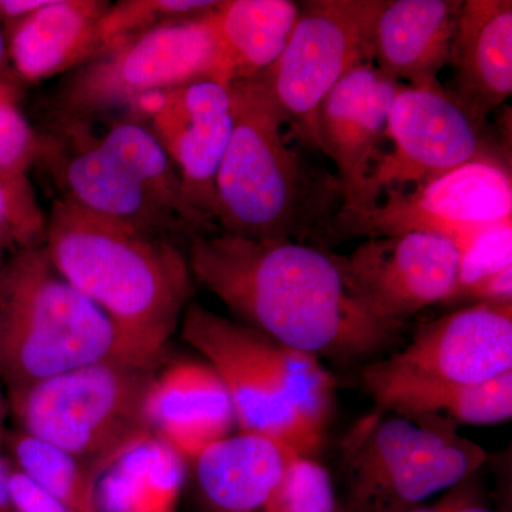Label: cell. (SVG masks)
I'll use <instances>...</instances> for the list:
<instances>
[{
	"instance_id": "ba28073f",
	"label": "cell",
	"mask_w": 512,
	"mask_h": 512,
	"mask_svg": "<svg viewBox=\"0 0 512 512\" xmlns=\"http://www.w3.org/2000/svg\"><path fill=\"white\" fill-rule=\"evenodd\" d=\"M214 10L131 37L74 70L53 99L55 123H97L148 94L217 80Z\"/></svg>"
},
{
	"instance_id": "4fadbf2b",
	"label": "cell",
	"mask_w": 512,
	"mask_h": 512,
	"mask_svg": "<svg viewBox=\"0 0 512 512\" xmlns=\"http://www.w3.org/2000/svg\"><path fill=\"white\" fill-rule=\"evenodd\" d=\"M353 299L373 319L403 328L456 285L460 254L453 242L426 232L367 238L349 255H336Z\"/></svg>"
},
{
	"instance_id": "484cf974",
	"label": "cell",
	"mask_w": 512,
	"mask_h": 512,
	"mask_svg": "<svg viewBox=\"0 0 512 512\" xmlns=\"http://www.w3.org/2000/svg\"><path fill=\"white\" fill-rule=\"evenodd\" d=\"M266 359L286 403L303 426L319 441L332 419L335 402V377L318 357L281 345L264 335Z\"/></svg>"
},
{
	"instance_id": "4316f807",
	"label": "cell",
	"mask_w": 512,
	"mask_h": 512,
	"mask_svg": "<svg viewBox=\"0 0 512 512\" xmlns=\"http://www.w3.org/2000/svg\"><path fill=\"white\" fill-rule=\"evenodd\" d=\"M220 5L214 0H121L110 3L100 23L103 53L158 26L197 18Z\"/></svg>"
},
{
	"instance_id": "603a6c76",
	"label": "cell",
	"mask_w": 512,
	"mask_h": 512,
	"mask_svg": "<svg viewBox=\"0 0 512 512\" xmlns=\"http://www.w3.org/2000/svg\"><path fill=\"white\" fill-rule=\"evenodd\" d=\"M301 5L291 0H224L214 10L220 46L217 82L255 79L281 57Z\"/></svg>"
},
{
	"instance_id": "30bf717a",
	"label": "cell",
	"mask_w": 512,
	"mask_h": 512,
	"mask_svg": "<svg viewBox=\"0 0 512 512\" xmlns=\"http://www.w3.org/2000/svg\"><path fill=\"white\" fill-rule=\"evenodd\" d=\"M512 370V302L476 303L421 325L400 352L360 367L376 407L421 387L485 382Z\"/></svg>"
},
{
	"instance_id": "5b68a950",
	"label": "cell",
	"mask_w": 512,
	"mask_h": 512,
	"mask_svg": "<svg viewBox=\"0 0 512 512\" xmlns=\"http://www.w3.org/2000/svg\"><path fill=\"white\" fill-rule=\"evenodd\" d=\"M484 448L441 414L377 409L342 441L338 512H404L476 476Z\"/></svg>"
},
{
	"instance_id": "7a4b0ae2",
	"label": "cell",
	"mask_w": 512,
	"mask_h": 512,
	"mask_svg": "<svg viewBox=\"0 0 512 512\" xmlns=\"http://www.w3.org/2000/svg\"><path fill=\"white\" fill-rule=\"evenodd\" d=\"M43 247L57 272L113 322L131 363L163 362L194 295L180 244L56 198Z\"/></svg>"
},
{
	"instance_id": "d6986e66",
	"label": "cell",
	"mask_w": 512,
	"mask_h": 512,
	"mask_svg": "<svg viewBox=\"0 0 512 512\" xmlns=\"http://www.w3.org/2000/svg\"><path fill=\"white\" fill-rule=\"evenodd\" d=\"M463 2L457 0H380L370 57L394 82L437 90L439 73L450 59Z\"/></svg>"
},
{
	"instance_id": "52a82bcc",
	"label": "cell",
	"mask_w": 512,
	"mask_h": 512,
	"mask_svg": "<svg viewBox=\"0 0 512 512\" xmlns=\"http://www.w3.org/2000/svg\"><path fill=\"white\" fill-rule=\"evenodd\" d=\"M154 370L94 363L9 392V407L19 430L79 458L96 480L111 458L151 434L146 397Z\"/></svg>"
},
{
	"instance_id": "6da1fadb",
	"label": "cell",
	"mask_w": 512,
	"mask_h": 512,
	"mask_svg": "<svg viewBox=\"0 0 512 512\" xmlns=\"http://www.w3.org/2000/svg\"><path fill=\"white\" fill-rule=\"evenodd\" d=\"M187 258L194 282L237 322L288 348L350 362L402 338V328L377 322L350 296L332 252L217 232L191 239Z\"/></svg>"
},
{
	"instance_id": "44dd1931",
	"label": "cell",
	"mask_w": 512,
	"mask_h": 512,
	"mask_svg": "<svg viewBox=\"0 0 512 512\" xmlns=\"http://www.w3.org/2000/svg\"><path fill=\"white\" fill-rule=\"evenodd\" d=\"M104 0H49L12 23L8 53L23 82L40 83L74 72L103 53Z\"/></svg>"
},
{
	"instance_id": "3957f363",
	"label": "cell",
	"mask_w": 512,
	"mask_h": 512,
	"mask_svg": "<svg viewBox=\"0 0 512 512\" xmlns=\"http://www.w3.org/2000/svg\"><path fill=\"white\" fill-rule=\"evenodd\" d=\"M37 164L45 165L59 200L187 241L220 232L217 222L192 207L180 175L150 128L136 117L93 123H55L40 136Z\"/></svg>"
},
{
	"instance_id": "9c48e42d",
	"label": "cell",
	"mask_w": 512,
	"mask_h": 512,
	"mask_svg": "<svg viewBox=\"0 0 512 512\" xmlns=\"http://www.w3.org/2000/svg\"><path fill=\"white\" fill-rule=\"evenodd\" d=\"M383 194L384 200L372 210L336 212L330 232L366 238L426 232L447 238L461 254L485 229L512 222L510 165L495 153L468 161L412 190Z\"/></svg>"
},
{
	"instance_id": "f1b7e54d",
	"label": "cell",
	"mask_w": 512,
	"mask_h": 512,
	"mask_svg": "<svg viewBox=\"0 0 512 512\" xmlns=\"http://www.w3.org/2000/svg\"><path fill=\"white\" fill-rule=\"evenodd\" d=\"M0 227L8 229L20 249L45 244L46 215L26 175L0 173Z\"/></svg>"
},
{
	"instance_id": "ac0fdd59",
	"label": "cell",
	"mask_w": 512,
	"mask_h": 512,
	"mask_svg": "<svg viewBox=\"0 0 512 512\" xmlns=\"http://www.w3.org/2000/svg\"><path fill=\"white\" fill-rule=\"evenodd\" d=\"M444 93L483 127L512 93V2L467 0L451 43Z\"/></svg>"
},
{
	"instance_id": "836d02e7",
	"label": "cell",
	"mask_w": 512,
	"mask_h": 512,
	"mask_svg": "<svg viewBox=\"0 0 512 512\" xmlns=\"http://www.w3.org/2000/svg\"><path fill=\"white\" fill-rule=\"evenodd\" d=\"M12 463L8 456L0 454V512H15L12 497H10V474Z\"/></svg>"
},
{
	"instance_id": "f546056e",
	"label": "cell",
	"mask_w": 512,
	"mask_h": 512,
	"mask_svg": "<svg viewBox=\"0 0 512 512\" xmlns=\"http://www.w3.org/2000/svg\"><path fill=\"white\" fill-rule=\"evenodd\" d=\"M40 153V134L16 103L15 90L0 83V173L26 175Z\"/></svg>"
},
{
	"instance_id": "7402d4cb",
	"label": "cell",
	"mask_w": 512,
	"mask_h": 512,
	"mask_svg": "<svg viewBox=\"0 0 512 512\" xmlns=\"http://www.w3.org/2000/svg\"><path fill=\"white\" fill-rule=\"evenodd\" d=\"M188 463L153 434L111 458L94 480L97 512H175Z\"/></svg>"
},
{
	"instance_id": "ffe728a7",
	"label": "cell",
	"mask_w": 512,
	"mask_h": 512,
	"mask_svg": "<svg viewBox=\"0 0 512 512\" xmlns=\"http://www.w3.org/2000/svg\"><path fill=\"white\" fill-rule=\"evenodd\" d=\"M293 454L279 441L239 431L212 444L190 463L198 512H264Z\"/></svg>"
},
{
	"instance_id": "cb8c5ba5",
	"label": "cell",
	"mask_w": 512,
	"mask_h": 512,
	"mask_svg": "<svg viewBox=\"0 0 512 512\" xmlns=\"http://www.w3.org/2000/svg\"><path fill=\"white\" fill-rule=\"evenodd\" d=\"M377 409L402 414L446 413L454 423H501L512 416V370L480 383L407 390Z\"/></svg>"
},
{
	"instance_id": "d590c367",
	"label": "cell",
	"mask_w": 512,
	"mask_h": 512,
	"mask_svg": "<svg viewBox=\"0 0 512 512\" xmlns=\"http://www.w3.org/2000/svg\"><path fill=\"white\" fill-rule=\"evenodd\" d=\"M9 402H6L3 394L0 393V429H3V420H5L6 414H8Z\"/></svg>"
},
{
	"instance_id": "277c9868",
	"label": "cell",
	"mask_w": 512,
	"mask_h": 512,
	"mask_svg": "<svg viewBox=\"0 0 512 512\" xmlns=\"http://www.w3.org/2000/svg\"><path fill=\"white\" fill-rule=\"evenodd\" d=\"M109 360L131 363L113 322L43 245L20 249L0 272V379L9 392Z\"/></svg>"
},
{
	"instance_id": "d6a6232c",
	"label": "cell",
	"mask_w": 512,
	"mask_h": 512,
	"mask_svg": "<svg viewBox=\"0 0 512 512\" xmlns=\"http://www.w3.org/2000/svg\"><path fill=\"white\" fill-rule=\"evenodd\" d=\"M471 480L451 488V493L446 498L434 505H419L412 510L404 512H498L485 503L484 498L473 487Z\"/></svg>"
},
{
	"instance_id": "1f68e13d",
	"label": "cell",
	"mask_w": 512,
	"mask_h": 512,
	"mask_svg": "<svg viewBox=\"0 0 512 512\" xmlns=\"http://www.w3.org/2000/svg\"><path fill=\"white\" fill-rule=\"evenodd\" d=\"M10 497L15 512H74L37 487L15 467L10 474Z\"/></svg>"
},
{
	"instance_id": "e0dca14e",
	"label": "cell",
	"mask_w": 512,
	"mask_h": 512,
	"mask_svg": "<svg viewBox=\"0 0 512 512\" xmlns=\"http://www.w3.org/2000/svg\"><path fill=\"white\" fill-rule=\"evenodd\" d=\"M151 434L188 464L212 444L231 436L234 409L224 383L207 362L171 360L154 370L146 397Z\"/></svg>"
},
{
	"instance_id": "e575fe53",
	"label": "cell",
	"mask_w": 512,
	"mask_h": 512,
	"mask_svg": "<svg viewBox=\"0 0 512 512\" xmlns=\"http://www.w3.org/2000/svg\"><path fill=\"white\" fill-rule=\"evenodd\" d=\"M6 53H8V42H6V37L3 35L2 28H0V69L5 63Z\"/></svg>"
},
{
	"instance_id": "8992f818",
	"label": "cell",
	"mask_w": 512,
	"mask_h": 512,
	"mask_svg": "<svg viewBox=\"0 0 512 512\" xmlns=\"http://www.w3.org/2000/svg\"><path fill=\"white\" fill-rule=\"evenodd\" d=\"M229 87L234 131L215 181V222L220 232L254 241H301L313 190L282 136L284 110L259 76Z\"/></svg>"
},
{
	"instance_id": "83f0119b",
	"label": "cell",
	"mask_w": 512,
	"mask_h": 512,
	"mask_svg": "<svg viewBox=\"0 0 512 512\" xmlns=\"http://www.w3.org/2000/svg\"><path fill=\"white\" fill-rule=\"evenodd\" d=\"M264 512H338L329 471L313 457L293 454Z\"/></svg>"
},
{
	"instance_id": "8fae6325",
	"label": "cell",
	"mask_w": 512,
	"mask_h": 512,
	"mask_svg": "<svg viewBox=\"0 0 512 512\" xmlns=\"http://www.w3.org/2000/svg\"><path fill=\"white\" fill-rule=\"evenodd\" d=\"M380 0L303 2L281 57L262 73L286 120L319 148V110L328 94L360 64L372 62L370 33Z\"/></svg>"
},
{
	"instance_id": "d4e9b609",
	"label": "cell",
	"mask_w": 512,
	"mask_h": 512,
	"mask_svg": "<svg viewBox=\"0 0 512 512\" xmlns=\"http://www.w3.org/2000/svg\"><path fill=\"white\" fill-rule=\"evenodd\" d=\"M10 463L74 512H97L94 474L79 458L22 430L5 434Z\"/></svg>"
},
{
	"instance_id": "8d00e7d4",
	"label": "cell",
	"mask_w": 512,
	"mask_h": 512,
	"mask_svg": "<svg viewBox=\"0 0 512 512\" xmlns=\"http://www.w3.org/2000/svg\"><path fill=\"white\" fill-rule=\"evenodd\" d=\"M5 434H6V431L3 429H0V448L3 447V441H5Z\"/></svg>"
},
{
	"instance_id": "5bb4252c",
	"label": "cell",
	"mask_w": 512,
	"mask_h": 512,
	"mask_svg": "<svg viewBox=\"0 0 512 512\" xmlns=\"http://www.w3.org/2000/svg\"><path fill=\"white\" fill-rule=\"evenodd\" d=\"M127 114L150 128L192 207L215 221V181L234 131L231 87L214 79L195 80L141 97Z\"/></svg>"
},
{
	"instance_id": "4dcf8cb0",
	"label": "cell",
	"mask_w": 512,
	"mask_h": 512,
	"mask_svg": "<svg viewBox=\"0 0 512 512\" xmlns=\"http://www.w3.org/2000/svg\"><path fill=\"white\" fill-rule=\"evenodd\" d=\"M507 268H512V222L485 229L461 252L456 285L446 302L468 286Z\"/></svg>"
},
{
	"instance_id": "2e32d148",
	"label": "cell",
	"mask_w": 512,
	"mask_h": 512,
	"mask_svg": "<svg viewBox=\"0 0 512 512\" xmlns=\"http://www.w3.org/2000/svg\"><path fill=\"white\" fill-rule=\"evenodd\" d=\"M394 82L366 63L346 74L319 110V148L338 168L343 212L372 210L377 198L372 174L386 138L387 120L397 90Z\"/></svg>"
},
{
	"instance_id": "9a60e30c",
	"label": "cell",
	"mask_w": 512,
	"mask_h": 512,
	"mask_svg": "<svg viewBox=\"0 0 512 512\" xmlns=\"http://www.w3.org/2000/svg\"><path fill=\"white\" fill-rule=\"evenodd\" d=\"M474 123L443 89L403 84L394 96L386 137L392 151L380 154L372 174L373 194L407 190L491 154Z\"/></svg>"
},
{
	"instance_id": "7c38bea8",
	"label": "cell",
	"mask_w": 512,
	"mask_h": 512,
	"mask_svg": "<svg viewBox=\"0 0 512 512\" xmlns=\"http://www.w3.org/2000/svg\"><path fill=\"white\" fill-rule=\"evenodd\" d=\"M181 338L220 376L239 433L261 434L301 456L315 457L322 441L286 403L266 359L262 333L191 302L181 319Z\"/></svg>"
}]
</instances>
